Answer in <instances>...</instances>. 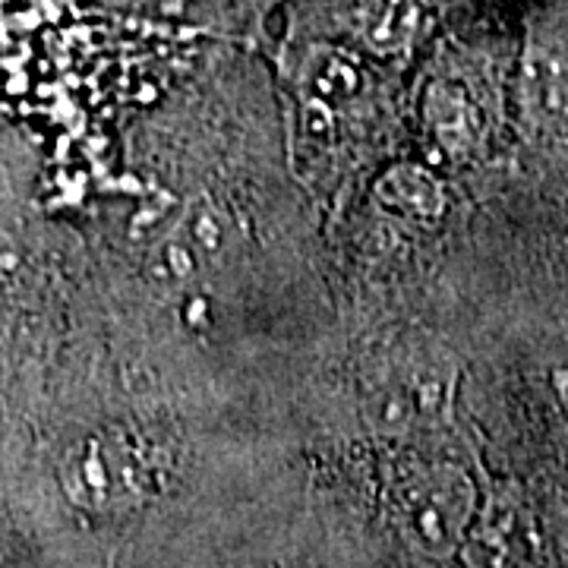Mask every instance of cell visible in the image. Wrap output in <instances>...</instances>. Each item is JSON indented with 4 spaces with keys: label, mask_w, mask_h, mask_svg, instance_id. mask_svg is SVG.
Returning <instances> with one entry per match:
<instances>
[{
    "label": "cell",
    "mask_w": 568,
    "mask_h": 568,
    "mask_svg": "<svg viewBox=\"0 0 568 568\" xmlns=\"http://www.w3.org/2000/svg\"><path fill=\"white\" fill-rule=\"evenodd\" d=\"M152 455L126 433H99L82 439L63 462V487L77 506L121 508L140 503L152 489Z\"/></svg>",
    "instance_id": "cell-1"
},
{
    "label": "cell",
    "mask_w": 568,
    "mask_h": 568,
    "mask_svg": "<svg viewBox=\"0 0 568 568\" xmlns=\"http://www.w3.org/2000/svg\"><path fill=\"white\" fill-rule=\"evenodd\" d=\"M470 487L458 470H426L402 489V521L407 537L429 556H446L462 540L470 515Z\"/></svg>",
    "instance_id": "cell-2"
}]
</instances>
